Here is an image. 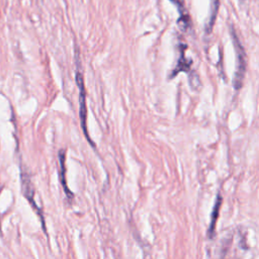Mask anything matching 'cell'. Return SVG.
<instances>
[{
	"instance_id": "cell-1",
	"label": "cell",
	"mask_w": 259,
	"mask_h": 259,
	"mask_svg": "<svg viewBox=\"0 0 259 259\" xmlns=\"http://www.w3.org/2000/svg\"><path fill=\"white\" fill-rule=\"evenodd\" d=\"M76 83L77 86L79 88V116H80V123L83 130V133L85 135V138L88 140V142L90 143V145H92V147L94 146L93 142L90 140L89 135H88V131H87V124H86V120H87V108H86V93H85V85H84V79H83V74L81 72V70L78 69L76 70Z\"/></svg>"
},
{
	"instance_id": "cell-2",
	"label": "cell",
	"mask_w": 259,
	"mask_h": 259,
	"mask_svg": "<svg viewBox=\"0 0 259 259\" xmlns=\"http://www.w3.org/2000/svg\"><path fill=\"white\" fill-rule=\"evenodd\" d=\"M233 40L236 52V71L234 76V87L236 90H239L243 84V79L246 72V55L243 46L239 41L237 35L232 32Z\"/></svg>"
},
{
	"instance_id": "cell-3",
	"label": "cell",
	"mask_w": 259,
	"mask_h": 259,
	"mask_svg": "<svg viewBox=\"0 0 259 259\" xmlns=\"http://www.w3.org/2000/svg\"><path fill=\"white\" fill-rule=\"evenodd\" d=\"M171 2H173L177 8H178V11L180 13V17L178 19V24L180 25L181 29H187L190 25V18L188 16V13L185 9V6H184V0H170Z\"/></svg>"
},
{
	"instance_id": "cell-4",
	"label": "cell",
	"mask_w": 259,
	"mask_h": 259,
	"mask_svg": "<svg viewBox=\"0 0 259 259\" xmlns=\"http://www.w3.org/2000/svg\"><path fill=\"white\" fill-rule=\"evenodd\" d=\"M222 204V196L220 194H218L217 199L214 201L213 207H212V211H211V215H210V224H209V228H208V235L209 237L213 236V232L215 229V224L220 214V207Z\"/></svg>"
},
{
	"instance_id": "cell-5",
	"label": "cell",
	"mask_w": 259,
	"mask_h": 259,
	"mask_svg": "<svg viewBox=\"0 0 259 259\" xmlns=\"http://www.w3.org/2000/svg\"><path fill=\"white\" fill-rule=\"evenodd\" d=\"M184 51H185V46H183V48L181 49V52H180V57H179V60H178V63H177V66L176 68L174 69L173 71V75L172 76H175L178 72H181V71H185L187 72L190 68V61L188 62L187 59L185 58V54H184Z\"/></svg>"
},
{
	"instance_id": "cell-6",
	"label": "cell",
	"mask_w": 259,
	"mask_h": 259,
	"mask_svg": "<svg viewBox=\"0 0 259 259\" xmlns=\"http://www.w3.org/2000/svg\"><path fill=\"white\" fill-rule=\"evenodd\" d=\"M59 159H60V167H61V181H62L64 190L66 191L68 196H72V192L68 189L66 179H65V172H66V169H65V152L63 150H61L59 152Z\"/></svg>"
},
{
	"instance_id": "cell-7",
	"label": "cell",
	"mask_w": 259,
	"mask_h": 259,
	"mask_svg": "<svg viewBox=\"0 0 259 259\" xmlns=\"http://www.w3.org/2000/svg\"><path fill=\"white\" fill-rule=\"evenodd\" d=\"M219 10V0H211V17L209 18V21H208V24L206 26V31L209 32L211 30V27L213 25V22H214V19H215V16H217V12Z\"/></svg>"
}]
</instances>
